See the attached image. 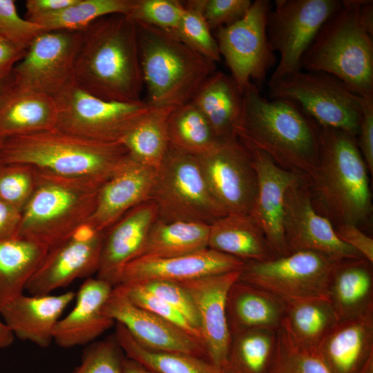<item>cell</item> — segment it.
I'll use <instances>...</instances> for the list:
<instances>
[{
	"instance_id": "7402d4cb",
	"label": "cell",
	"mask_w": 373,
	"mask_h": 373,
	"mask_svg": "<svg viewBox=\"0 0 373 373\" xmlns=\"http://www.w3.org/2000/svg\"><path fill=\"white\" fill-rule=\"evenodd\" d=\"M156 169L130 156L99 187L95 210L86 225L106 231L126 213L149 200Z\"/></svg>"
},
{
	"instance_id": "9a60e30c",
	"label": "cell",
	"mask_w": 373,
	"mask_h": 373,
	"mask_svg": "<svg viewBox=\"0 0 373 373\" xmlns=\"http://www.w3.org/2000/svg\"><path fill=\"white\" fill-rule=\"evenodd\" d=\"M283 209V227L288 254L311 251L336 261L364 258L341 241L332 223L316 210L306 176H301L287 189Z\"/></svg>"
},
{
	"instance_id": "30bf717a",
	"label": "cell",
	"mask_w": 373,
	"mask_h": 373,
	"mask_svg": "<svg viewBox=\"0 0 373 373\" xmlns=\"http://www.w3.org/2000/svg\"><path fill=\"white\" fill-rule=\"evenodd\" d=\"M55 129L83 138L119 142L153 106L146 102H120L95 97L73 82L54 97Z\"/></svg>"
},
{
	"instance_id": "7a4b0ae2",
	"label": "cell",
	"mask_w": 373,
	"mask_h": 373,
	"mask_svg": "<svg viewBox=\"0 0 373 373\" xmlns=\"http://www.w3.org/2000/svg\"><path fill=\"white\" fill-rule=\"evenodd\" d=\"M236 135L287 171L308 177L318 164L319 125L289 101L263 97L254 82L242 94Z\"/></svg>"
},
{
	"instance_id": "e0dca14e",
	"label": "cell",
	"mask_w": 373,
	"mask_h": 373,
	"mask_svg": "<svg viewBox=\"0 0 373 373\" xmlns=\"http://www.w3.org/2000/svg\"><path fill=\"white\" fill-rule=\"evenodd\" d=\"M105 231L85 225L70 238L50 248L28 283L30 295H46L78 278L97 273Z\"/></svg>"
},
{
	"instance_id": "277c9868",
	"label": "cell",
	"mask_w": 373,
	"mask_h": 373,
	"mask_svg": "<svg viewBox=\"0 0 373 373\" xmlns=\"http://www.w3.org/2000/svg\"><path fill=\"white\" fill-rule=\"evenodd\" d=\"M129 156L119 142L91 140L54 129L3 140L0 163H22L104 183Z\"/></svg>"
},
{
	"instance_id": "60d3db41",
	"label": "cell",
	"mask_w": 373,
	"mask_h": 373,
	"mask_svg": "<svg viewBox=\"0 0 373 373\" xmlns=\"http://www.w3.org/2000/svg\"><path fill=\"white\" fill-rule=\"evenodd\" d=\"M276 336L269 373H329L317 349L298 345L283 327L277 331Z\"/></svg>"
},
{
	"instance_id": "f6af8a7d",
	"label": "cell",
	"mask_w": 373,
	"mask_h": 373,
	"mask_svg": "<svg viewBox=\"0 0 373 373\" xmlns=\"http://www.w3.org/2000/svg\"><path fill=\"white\" fill-rule=\"evenodd\" d=\"M124 357L113 336L89 345L72 373H123Z\"/></svg>"
},
{
	"instance_id": "91938a15",
	"label": "cell",
	"mask_w": 373,
	"mask_h": 373,
	"mask_svg": "<svg viewBox=\"0 0 373 373\" xmlns=\"http://www.w3.org/2000/svg\"><path fill=\"white\" fill-rule=\"evenodd\" d=\"M3 140L4 139L0 137V151H1V146H2V143L3 142Z\"/></svg>"
},
{
	"instance_id": "d6a6232c",
	"label": "cell",
	"mask_w": 373,
	"mask_h": 373,
	"mask_svg": "<svg viewBox=\"0 0 373 373\" xmlns=\"http://www.w3.org/2000/svg\"><path fill=\"white\" fill-rule=\"evenodd\" d=\"M209 231L204 222L157 218L139 257L166 258L207 249Z\"/></svg>"
},
{
	"instance_id": "ffe728a7",
	"label": "cell",
	"mask_w": 373,
	"mask_h": 373,
	"mask_svg": "<svg viewBox=\"0 0 373 373\" xmlns=\"http://www.w3.org/2000/svg\"><path fill=\"white\" fill-rule=\"evenodd\" d=\"M240 270L178 283L190 294L197 308L200 332L209 360L223 369L231 342L226 314L228 291Z\"/></svg>"
},
{
	"instance_id": "8fae6325",
	"label": "cell",
	"mask_w": 373,
	"mask_h": 373,
	"mask_svg": "<svg viewBox=\"0 0 373 373\" xmlns=\"http://www.w3.org/2000/svg\"><path fill=\"white\" fill-rule=\"evenodd\" d=\"M336 261L311 251H299L262 262H247L239 280L271 292L286 302L322 298Z\"/></svg>"
},
{
	"instance_id": "9c48e42d",
	"label": "cell",
	"mask_w": 373,
	"mask_h": 373,
	"mask_svg": "<svg viewBox=\"0 0 373 373\" xmlns=\"http://www.w3.org/2000/svg\"><path fill=\"white\" fill-rule=\"evenodd\" d=\"M149 200L159 220L210 224L227 215L213 197L196 156L169 148L160 167Z\"/></svg>"
},
{
	"instance_id": "6da1fadb",
	"label": "cell",
	"mask_w": 373,
	"mask_h": 373,
	"mask_svg": "<svg viewBox=\"0 0 373 373\" xmlns=\"http://www.w3.org/2000/svg\"><path fill=\"white\" fill-rule=\"evenodd\" d=\"M73 82L104 100L142 101L144 82L135 22L125 15L114 14L83 30Z\"/></svg>"
},
{
	"instance_id": "f907efd6",
	"label": "cell",
	"mask_w": 373,
	"mask_h": 373,
	"mask_svg": "<svg viewBox=\"0 0 373 373\" xmlns=\"http://www.w3.org/2000/svg\"><path fill=\"white\" fill-rule=\"evenodd\" d=\"M338 238L359 252L364 258L373 263V239L361 229L352 224H341L334 228Z\"/></svg>"
},
{
	"instance_id": "484cf974",
	"label": "cell",
	"mask_w": 373,
	"mask_h": 373,
	"mask_svg": "<svg viewBox=\"0 0 373 373\" xmlns=\"http://www.w3.org/2000/svg\"><path fill=\"white\" fill-rule=\"evenodd\" d=\"M317 350L329 373H358L373 355V310L338 321Z\"/></svg>"
},
{
	"instance_id": "5b68a950",
	"label": "cell",
	"mask_w": 373,
	"mask_h": 373,
	"mask_svg": "<svg viewBox=\"0 0 373 373\" xmlns=\"http://www.w3.org/2000/svg\"><path fill=\"white\" fill-rule=\"evenodd\" d=\"M135 23L146 102L154 107H178L191 102L216 71V63L172 33L147 23Z\"/></svg>"
},
{
	"instance_id": "e575fe53",
	"label": "cell",
	"mask_w": 373,
	"mask_h": 373,
	"mask_svg": "<svg viewBox=\"0 0 373 373\" xmlns=\"http://www.w3.org/2000/svg\"><path fill=\"white\" fill-rule=\"evenodd\" d=\"M175 107H153L122 140L134 160L157 169L169 150L168 121Z\"/></svg>"
},
{
	"instance_id": "2e32d148",
	"label": "cell",
	"mask_w": 373,
	"mask_h": 373,
	"mask_svg": "<svg viewBox=\"0 0 373 373\" xmlns=\"http://www.w3.org/2000/svg\"><path fill=\"white\" fill-rule=\"evenodd\" d=\"M213 197L227 214H249L258 182L251 157L238 140L220 142L197 157Z\"/></svg>"
},
{
	"instance_id": "ee69618b",
	"label": "cell",
	"mask_w": 373,
	"mask_h": 373,
	"mask_svg": "<svg viewBox=\"0 0 373 373\" xmlns=\"http://www.w3.org/2000/svg\"><path fill=\"white\" fill-rule=\"evenodd\" d=\"M117 285L122 287L134 304L179 327L199 341L204 347L200 332L164 300L151 292L142 284Z\"/></svg>"
},
{
	"instance_id": "db71d44e",
	"label": "cell",
	"mask_w": 373,
	"mask_h": 373,
	"mask_svg": "<svg viewBox=\"0 0 373 373\" xmlns=\"http://www.w3.org/2000/svg\"><path fill=\"white\" fill-rule=\"evenodd\" d=\"M76 0H28L26 2V19L32 21L39 17L59 11Z\"/></svg>"
},
{
	"instance_id": "680465c9",
	"label": "cell",
	"mask_w": 373,
	"mask_h": 373,
	"mask_svg": "<svg viewBox=\"0 0 373 373\" xmlns=\"http://www.w3.org/2000/svg\"><path fill=\"white\" fill-rule=\"evenodd\" d=\"M358 373H373V355L370 357Z\"/></svg>"
},
{
	"instance_id": "836d02e7",
	"label": "cell",
	"mask_w": 373,
	"mask_h": 373,
	"mask_svg": "<svg viewBox=\"0 0 373 373\" xmlns=\"http://www.w3.org/2000/svg\"><path fill=\"white\" fill-rule=\"evenodd\" d=\"M338 321L328 299L307 298L287 302L281 327L298 345L317 349Z\"/></svg>"
},
{
	"instance_id": "603a6c76",
	"label": "cell",
	"mask_w": 373,
	"mask_h": 373,
	"mask_svg": "<svg viewBox=\"0 0 373 373\" xmlns=\"http://www.w3.org/2000/svg\"><path fill=\"white\" fill-rule=\"evenodd\" d=\"M157 216L155 204L148 200L131 209L105 231L97 278L116 285L122 269L140 256Z\"/></svg>"
},
{
	"instance_id": "7bdbcfd3",
	"label": "cell",
	"mask_w": 373,
	"mask_h": 373,
	"mask_svg": "<svg viewBox=\"0 0 373 373\" xmlns=\"http://www.w3.org/2000/svg\"><path fill=\"white\" fill-rule=\"evenodd\" d=\"M184 10V3L178 0H135L126 16L175 35Z\"/></svg>"
},
{
	"instance_id": "4316f807",
	"label": "cell",
	"mask_w": 373,
	"mask_h": 373,
	"mask_svg": "<svg viewBox=\"0 0 373 373\" xmlns=\"http://www.w3.org/2000/svg\"><path fill=\"white\" fill-rule=\"evenodd\" d=\"M287 302L263 289L239 280L230 287L226 314L231 335L252 329L277 332Z\"/></svg>"
},
{
	"instance_id": "ac0fdd59",
	"label": "cell",
	"mask_w": 373,
	"mask_h": 373,
	"mask_svg": "<svg viewBox=\"0 0 373 373\" xmlns=\"http://www.w3.org/2000/svg\"><path fill=\"white\" fill-rule=\"evenodd\" d=\"M103 312L123 325L142 347L153 351L182 353L209 359L204 346L189 334L134 304L119 285H115Z\"/></svg>"
},
{
	"instance_id": "6f0895ef",
	"label": "cell",
	"mask_w": 373,
	"mask_h": 373,
	"mask_svg": "<svg viewBox=\"0 0 373 373\" xmlns=\"http://www.w3.org/2000/svg\"><path fill=\"white\" fill-rule=\"evenodd\" d=\"M12 87L13 84L11 77L8 79L0 81V101L8 93Z\"/></svg>"
},
{
	"instance_id": "d4e9b609",
	"label": "cell",
	"mask_w": 373,
	"mask_h": 373,
	"mask_svg": "<svg viewBox=\"0 0 373 373\" xmlns=\"http://www.w3.org/2000/svg\"><path fill=\"white\" fill-rule=\"evenodd\" d=\"M75 295L73 291L58 295L23 294L6 304L0 314L15 337L48 347L55 325Z\"/></svg>"
},
{
	"instance_id": "ab89813d",
	"label": "cell",
	"mask_w": 373,
	"mask_h": 373,
	"mask_svg": "<svg viewBox=\"0 0 373 373\" xmlns=\"http://www.w3.org/2000/svg\"><path fill=\"white\" fill-rule=\"evenodd\" d=\"M203 5L204 0L184 3V10L175 35L193 50L216 63L221 56L203 15Z\"/></svg>"
},
{
	"instance_id": "816d5d0a",
	"label": "cell",
	"mask_w": 373,
	"mask_h": 373,
	"mask_svg": "<svg viewBox=\"0 0 373 373\" xmlns=\"http://www.w3.org/2000/svg\"><path fill=\"white\" fill-rule=\"evenodd\" d=\"M26 50L0 35V81L11 77L15 66L23 59Z\"/></svg>"
},
{
	"instance_id": "681fc988",
	"label": "cell",
	"mask_w": 373,
	"mask_h": 373,
	"mask_svg": "<svg viewBox=\"0 0 373 373\" xmlns=\"http://www.w3.org/2000/svg\"><path fill=\"white\" fill-rule=\"evenodd\" d=\"M357 144L368 171L373 173V95L362 96Z\"/></svg>"
},
{
	"instance_id": "74e56055",
	"label": "cell",
	"mask_w": 373,
	"mask_h": 373,
	"mask_svg": "<svg viewBox=\"0 0 373 373\" xmlns=\"http://www.w3.org/2000/svg\"><path fill=\"white\" fill-rule=\"evenodd\" d=\"M169 148L196 157L218 142L208 122L191 102L175 107L168 121Z\"/></svg>"
},
{
	"instance_id": "f35d334b",
	"label": "cell",
	"mask_w": 373,
	"mask_h": 373,
	"mask_svg": "<svg viewBox=\"0 0 373 373\" xmlns=\"http://www.w3.org/2000/svg\"><path fill=\"white\" fill-rule=\"evenodd\" d=\"M134 2L135 0H76L71 5L32 22L41 26L45 31L82 32L103 17L114 14L126 15Z\"/></svg>"
},
{
	"instance_id": "f546056e",
	"label": "cell",
	"mask_w": 373,
	"mask_h": 373,
	"mask_svg": "<svg viewBox=\"0 0 373 373\" xmlns=\"http://www.w3.org/2000/svg\"><path fill=\"white\" fill-rule=\"evenodd\" d=\"M191 102L204 115L219 142L238 140L236 127L242 106V94L231 76L213 73Z\"/></svg>"
},
{
	"instance_id": "ba28073f",
	"label": "cell",
	"mask_w": 373,
	"mask_h": 373,
	"mask_svg": "<svg viewBox=\"0 0 373 373\" xmlns=\"http://www.w3.org/2000/svg\"><path fill=\"white\" fill-rule=\"evenodd\" d=\"M271 99L295 104L318 125L343 131L357 138L362 96L336 77L302 70L268 82Z\"/></svg>"
},
{
	"instance_id": "11a10c76",
	"label": "cell",
	"mask_w": 373,
	"mask_h": 373,
	"mask_svg": "<svg viewBox=\"0 0 373 373\" xmlns=\"http://www.w3.org/2000/svg\"><path fill=\"white\" fill-rule=\"evenodd\" d=\"M122 372L123 373H156L126 356L123 361Z\"/></svg>"
},
{
	"instance_id": "8992f818",
	"label": "cell",
	"mask_w": 373,
	"mask_h": 373,
	"mask_svg": "<svg viewBox=\"0 0 373 373\" xmlns=\"http://www.w3.org/2000/svg\"><path fill=\"white\" fill-rule=\"evenodd\" d=\"M37 169L36 188L22 211L17 236L50 249L86 224L102 184Z\"/></svg>"
},
{
	"instance_id": "3957f363",
	"label": "cell",
	"mask_w": 373,
	"mask_h": 373,
	"mask_svg": "<svg viewBox=\"0 0 373 373\" xmlns=\"http://www.w3.org/2000/svg\"><path fill=\"white\" fill-rule=\"evenodd\" d=\"M319 140L318 164L307 177L314 208L336 226L364 227L372 218V194L356 138L319 125Z\"/></svg>"
},
{
	"instance_id": "4dcf8cb0",
	"label": "cell",
	"mask_w": 373,
	"mask_h": 373,
	"mask_svg": "<svg viewBox=\"0 0 373 373\" xmlns=\"http://www.w3.org/2000/svg\"><path fill=\"white\" fill-rule=\"evenodd\" d=\"M207 247L245 262L276 258L262 229L249 214H227L212 222Z\"/></svg>"
},
{
	"instance_id": "7c38bea8",
	"label": "cell",
	"mask_w": 373,
	"mask_h": 373,
	"mask_svg": "<svg viewBox=\"0 0 373 373\" xmlns=\"http://www.w3.org/2000/svg\"><path fill=\"white\" fill-rule=\"evenodd\" d=\"M338 0H276L267 17L270 46L280 59L270 79L302 70L301 61L327 19L341 6Z\"/></svg>"
},
{
	"instance_id": "44dd1931",
	"label": "cell",
	"mask_w": 373,
	"mask_h": 373,
	"mask_svg": "<svg viewBox=\"0 0 373 373\" xmlns=\"http://www.w3.org/2000/svg\"><path fill=\"white\" fill-rule=\"evenodd\" d=\"M245 146L251 157L258 182L257 194L249 215L262 229L274 255L286 256L288 251L283 227L285 194L303 175L283 169L260 150Z\"/></svg>"
},
{
	"instance_id": "bcb514c9",
	"label": "cell",
	"mask_w": 373,
	"mask_h": 373,
	"mask_svg": "<svg viewBox=\"0 0 373 373\" xmlns=\"http://www.w3.org/2000/svg\"><path fill=\"white\" fill-rule=\"evenodd\" d=\"M44 29L21 18L13 0H0V35L17 46L27 50Z\"/></svg>"
},
{
	"instance_id": "c3c4849f",
	"label": "cell",
	"mask_w": 373,
	"mask_h": 373,
	"mask_svg": "<svg viewBox=\"0 0 373 373\" xmlns=\"http://www.w3.org/2000/svg\"><path fill=\"white\" fill-rule=\"evenodd\" d=\"M250 0H204L203 15L211 29L228 26L242 19Z\"/></svg>"
},
{
	"instance_id": "cb8c5ba5",
	"label": "cell",
	"mask_w": 373,
	"mask_h": 373,
	"mask_svg": "<svg viewBox=\"0 0 373 373\" xmlns=\"http://www.w3.org/2000/svg\"><path fill=\"white\" fill-rule=\"evenodd\" d=\"M113 287L97 277L84 280L76 292L74 307L55 325L53 341L56 345L63 348L87 345L115 323L103 312Z\"/></svg>"
},
{
	"instance_id": "1f68e13d",
	"label": "cell",
	"mask_w": 373,
	"mask_h": 373,
	"mask_svg": "<svg viewBox=\"0 0 373 373\" xmlns=\"http://www.w3.org/2000/svg\"><path fill=\"white\" fill-rule=\"evenodd\" d=\"M48 249L19 236L0 241V311L23 294Z\"/></svg>"
},
{
	"instance_id": "8d00e7d4",
	"label": "cell",
	"mask_w": 373,
	"mask_h": 373,
	"mask_svg": "<svg viewBox=\"0 0 373 373\" xmlns=\"http://www.w3.org/2000/svg\"><path fill=\"white\" fill-rule=\"evenodd\" d=\"M276 332L252 329L231 335L224 373H269L276 345Z\"/></svg>"
},
{
	"instance_id": "52a82bcc",
	"label": "cell",
	"mask_w": 373,
	"mask_h": 373,
	"mask_svg": "<svg viewBox=\"0 0 373 373\" xmlns=\"http://www.w3.org/2000/svg\"><path fill=\"white\" fill-rule=\"evenodd\" d=\"M361 1H341L304 53L301 67L332 75L363 96L373 95V41L359 17Z\"/></svg>"
},
{
	"instance_id": "d590c367",
	"label": "cell",
	"mask_w": 373,
	"mask_h": 373,
	"mask_svg": "<svg viewBox=\"0 0 373 373\" xmlns=\"http://www.w3.org/2000/svg\"><path fill=\"white\" fill-rule=\"evenodd\" d=\"M115 325L114 337L125 356L156 373H224L207 358L148 350L140 345L123 325L117 323Z\"/></svg>"
},
{
	"instance_id": "f1b7e54d",
	"label": "cell",
	"mask_w": 373,
	"mask_h": 373,
	"mask_svg": "<svg viewBox=\"0 0 373 373\" xmlns=\"http://www.w3.org/2000/svg\"><path fill=\"white\" fill-rule=\"evenodd\" d=\"M327 299L338 321L373 310L372 263L365 258L339 261L330 276Z\"/></svg>"
},
{
	"instance_id": "f5cc1de1",
	"label": "cell",
	"mask_w": 373,
	"mask_h": 373,
	"mask_svg": "<svg viewBox=\"0 0 373 373\" xmlns=\"http://www.w3.org/2000/svg\"><path fill=\"white\" fill-rule=\"evenodd\" d=\"M22 211L0 199V241L16 237Z\"/></svg>"
},
{
	"instance_id": "4fadbf2b",
	"label": "cell",
	"mask_w": 373,
	"mask_h": 373,
	"mask_svg": "<svg viewBox=\"0 0 373 373\" xmlns=\"http://www.w3.org/2000/svg\"><path fill=\"white\" fill-rule=\"evenodd\" d=\"M270 10L269 1L256 0L242 19L217 30L220 56L242 94L252 80L258 87L261 85L276 62L267 34Z\"/></svg>"
},
{
	"instance_id": "83f0119b",
	"label": "cell",
	"mask_w": 373,
	"mask_h": 373,
	"mask_svg": "<svg viewBox=\"0 0 373 373\" xmlns=\"http://www.w3.org/2000/svg\"><path fill=\"white\" fill-rule=\"evenodd\" d=\"M57 106L44 93L15 88L0 101V137L37 133L55 129Z\"/></svg>"
},
{
	"instance_id": "5bb4252c",
	"label": "cell",
	"mask_w": 373,
	"mask_h": 373,
	"mask_svg": "<svg viewBox=\"0 0 373 373\" xmlns=\"http://www.w3.org/2000/svg\"><path fill=\"white\" fill-rule=\"evenodd\" d=\"M82 32L45 31L27 49L15 66L13 86L56 96L73 82L75 59Z\"/></svg>"
},
{
	"instance_id": "7dc6e473",
	"label": "cell",
	"mask_w": 373,
	"mask_h": 373,
	"mask_svg": "<svg viewBox=\"0 0 373 373\" xmlns=\"http://www.w3.org/2000/svg\"><path fill=\"white\" fill-rule=\"evenodd\" d=\"M147 289L160 297L200 332V321L197 308L189 292L179 283L156 280L142 283ZM203 340V339H202Z\"/></svg>"
},
{
	"instance_id": "b9f144b4",
	"label": "cell",
	"mask_w": 373,
	"mask_h": 373,
	"mask_svg": "<svg viewBox=\"0 0 373 373\" xmlns=\"http://www.w3.org/2000/svg\"><path fill=\"white\" fill-rule=\"evenodd\" d=\"M37 167L22 163H0V199L23 211L36 188Z\"/></svg>"
},
{
	"instance_id": "d6986e66",
	"label": "cell",
	"mask_w": 373,
	"mask_h": 373,
	"mask_svg": "<svg viewBox=\"0 0 373 373\" xmlns=\"http://www.w3.org/2000/svg\"><path fill=\"white\" fill-rule=\"evenodd\" d=\"M244 265L240 259L209 248L166 258L141 256L122 269L115 285L156 280L182 283L240 270Z\"/></svg>"
},
{
	"instance_id": "9f6ffc18",
	"label": "cell",
	"mask_w": 373,
	"mask_h": 373,
	"mask_svg": "<svg viewBox=\"0 0 373 373\" xmlns=\"http://www.w3.org/2000/svg\"><path fill=\"white\" fill-rule=\"evenodd\" d=\"M15 336L8 326L0 320V349L9 347L14 341Z\"/></svg>"
}]
</instances>
